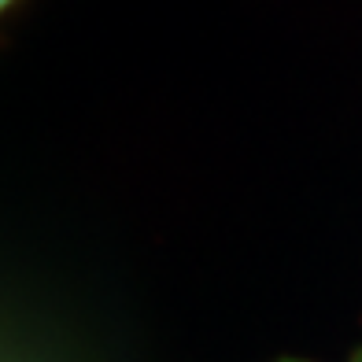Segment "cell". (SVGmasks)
Masks as SVG:
<instances>
[{
  "label": "cell",
  "mask_w": 362,
  "mask_h": 362,
  "mask_svg": "<svg viewBox=\"0 0 362 362\" xmlns=\"http://www.w3.org/2000/svg\"><path fill=\"white\" fill-rule=\"evenodd\" d=\"M351 362H362V351H355V355H351Z\"/></svg>",
  "instance_id": "cell-1"
},
{
  "label": "cell",
  "mask_w": 362,
  "mask_h": 362,
  "mask_svg": "<svg viewBox=\"0 0 362 362\" xmlns=\"http://www.w3.org/2000/svg\"><path fill=\"white\" fill-rule=\"evenodd\" d=\"M281 362H303V358H281Z\"/></svg>",
  "instance_id": "cell-2"
},
{
  "label": "cell",
  "mask_w": 362,
  "mask_h": 362,
  "mask_svg": "<svg viewBox=\"0 0 362 362\" xmlns=\"http://www.w3.org/2000/svg\"><path fill=\"white\" fill-rule=\"evenodd\" d=\"M0 4H4V8H8V4H15V0H0Z\"/></svg>",
  "instance_id": "cell-3"
}]
</instances>
